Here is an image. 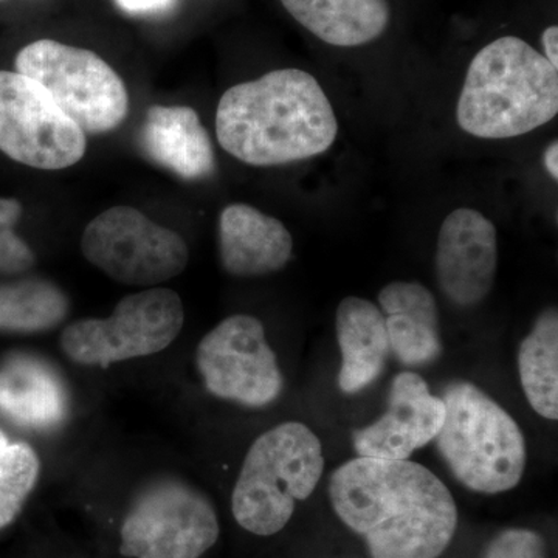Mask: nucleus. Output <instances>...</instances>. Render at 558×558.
Instances as JSON below:
<instances>
[{
  "label": "nucleus",
  "instance_id": "obj_15",
  "mask_svg": "<svg viewBox=\"0 0 558 558\" xmlns=\"http://www.w3.org/2000/svg\"><path fill=\"white\" fill-rule=\"evenodd\" d=\"M143 156L183 180L211 178L216 153L208 131L189 106H153L138 132Z\"/></svg>",
  "mask_w": 558,
  "mask_h": 558
},
{
  "label": "nucleus",
  "instance_id": "obj_16",
  "mask_svg": "<svg viewBox=\"0 0 558 558\" xmlns=\"http://www.w3.org/2000/svg\"><path fill=\"white\" fill-rule=\"evenodd\" d=\"M68 411V388L46 360L13 354L0 363V416L21 427L51 429Z\"/></svg>",
  "mask_w": 558,
  "mask_h": 558
},
{
  "label": "nucleus",
  "instance_id": "obj_27",
  "mask_svg": "<svg viewBox=\"0 0 558 558\" xmlns=\"http://www.w3.org/2000/svg\"><path fill=\"white\" fill-rule=\"evenodd\" d=\"M545 167L548 170L550 178L554 180L558 179V143L557 140H554L553 143L546 148L545 156Z\"/></svg>",
  "mask_w": 558,
  "mask_h": 558
},
{
  "label": "nucleus",
  "instance_id": "obj_18",
  "mask_svg": "<svg viewBox=\"0 0 558 558\" xmlns=\"http://www.w3.org/2000/svg\"><path fill=\"white\" fill-rule=\"evenodd\" d=\"M336 328L341 354L339 388L344 395H355L384 373L391 352L387 323L376 304L348 296L337 310Z\"/></svg>",
  "mask_w": 558,
  "mask_h": 558
},
{
  "label": "nucleus",
  "instance_id": "obj_11",
  "mask_svg": "<svg viewBox=\"0 0 558 558\" xmlns=\"http://www.w3.org/2000/svg\"><path fill=\"white\" fill-rule=\"evenodd\" d=\"M194 359L205 389L218 399L263 409L274 403L284 388L266 329L252 315L222 319L202 337Z\"/></svg>",
  "mask_w": 558,
  "mask_h": 558
},
{
  "label": "nucleus",
  "instance_id": "obj_5",
  "mask_svg": "<svg viewBox=\"0 0 558 558\" xmlns=\"http://www.w3.org/2000/svg\"><path fill=\"white\" fill-rule=\"evenodd\" d=\"M442 400L446 418L435 440L454 478L487 495L519 486L527 453L515 418L470 381H451Z\"/></svg>",
  "mask_w": 558,
  "mask_h": 558
},
{
  "label": "nucleus",
  "instance_id": "obj_4",
  "mask_svg": "<svg viewBox=\"0 0 558 558\" xmlns=\"http://www.w3.org/2000/svg\"><path fill=\"white\" fill-rule=\"evenodd\" d=\"M325 472L318 436L301 422H284L250 446L231 494L242 529L270 537L288 526L295 506L311 497Z\"/></svg>",
  "mask_w": 558,
  "mask_h": 558
},
{
  "label": "nucleus",
  "instance_id": "obj_26",
  "mask_svg": "<svg viewBox=\"0 0 558 558\" xmlns=\"http://www.w3.org/2000/svg\"><path fill=\"white\" fill-rule=\"evenodd\" d=\"M542 44L543 49H545V54L543 57L546 58L554 65V68H558V27L557 25H553V27L546 28L542 35Z\"/></svg>",
  "mask_w": 558,
  "mask_h": 558
},
{
  "label": "nucleus",
  "instance_id": "obj_21",
  "mask_svg": "<svg viewBox=\"0 0 558 558\" xmlns=\"http://www.w3.org/2000/svg\"><path fill=\"white\" fill-rule=\"evenodd\" d=\"M69 311L68 293L51 279L0 282V332H49L68 318Z\"/></svg>",
  "mask_w": 558,
  "mask_h": 558
},
{
  "label": "nucleus",
  "instance_id": "obj_22",
  "mask_svg": "<svg viewBox=\"0 0 558 558\" xmlns=\"http://www.w3.org/2000/svg\"><path fill=\"white\" fill-rule=\"evenodd\" d=\"M40 475L38 453L0 429V531L21 515Z\"/></svg>",
  "mask_w": 558,
  "mask_h": 558
},
{
  "label": "nucleus",
  "instance_id": "obj_25",
  "mask_svg": "<svg viewBox=\"0 0 558 558\" xmlns=\"http://www.w3.org/2000/svg\"><path fill=\"white\" fill-rule=\"evenodd\" d=\"M117 7L124 13L135 16L167 13L174 9L178 0H116Z\"/></svg>",
  "mask_w": 558,
  "mask_h": 558
},
{
  "label": "nucleus",
  "instance_id": "obj_14",
  "mask_svg": "<svg viewBox=\"0 0 558 558\" xmlns=\"http://www.w3.org/2000/svg\"><path fill=\"white\" fill-rule=\"evenodd\" d=\"M293 240L284 223L247 204H231L219 218V256L231 277L259 278L288 266Z\"/></svg>",
  "mask_w": 558,
  "mask_h": 558
},
{
  "label": "nucleus",
  "instance_id": "obj_12",
  "mask_svg": "<svg viewBox=\"0 0 558 558\" xmlns=\"http://www.w3.org/2000/svg\"><path fill=\"white\" fill-rule=\"evenodd\" d=\"M498 269L494 223L472 208L451 211L440 226L436 279L444 295L458 306H475L492 288Z\"/></svg>",
  "mask_w": 558,
  "mask_h": 558
},
{
  "label": "nucleus",
  "instance_id": "obj_13",
  "mask_svg": "<svg viewBox=\"0 0 558 558\" xmlns=\"http://www.w3.org/2000/svg\"><path fill=\"white\" fill-rule=\"evenodd\" d=\"M446 418L442 398L432 395L416 373H400L389 391L384 416L352 433V446L362 458L409 459L438 436Z\"/></svg>",
  "mask_w": 558,
  "mask_h": 558
},
{
  "label": "nucleus",
  "instance_id": "obj_9",
  "mask_svg": "<svg viewBox=\"0 0 558 558\" xmlns=\"http://www.w3.org/2000/svg\"><path fill=\"white\" fill-rule=\"evenodd\" d=\"M80 245L92 266L132 288H157L183 274L190 263L189 245L178 231L128 205L92 219Z\"/></svg>",
  "mask_w": 558,
  "mask_h": 558
},
{
  "label": "nucleus",
  "instance_id": "obj_10",
  "mask_svg": "<svg viewBox=\"0 0 558 558\" xmlns=\"http://www.w3.org/2000/svg\"><path fill=\"white\" fill-rule=\"evenodd\" d=\"M87 149L86 134L38 81L0 70V150L36 170L73 167Z\"/></svg>",
  "mask_w": 558,
  "mask_h": 558
},
{
  "label": "nucleus",
  "instance_id": "obj_2",
  "mask_svg": "<svg viewBox=\"0 0 558 558\" xmlns=\"http://www.w3.org/2000/svg\"><path fill=\"white\" fill-rule=\"evenodd\" d=\"M216 135L242 163L278 167L326 153L339 135V121L311 73L281 69L222 95Z\"/></svg>",
  "mask_w": 558,
  "mask_h": 558
},
{
  "label": "nucleus",
  "instance_id": "obj_1",
  "mask_svg": "<svg viewBox=\"0 0 558 558\" xmlns=\"http://www.w3.org/2000/svg\"><path fill=\"white\" fill-rule=\"evenodd\" d=\"M329 498L373 558H438L458 527L449 487L409 459H351L330 476Z\"/></svg>",
  "mask_w": 558,
  "mask_h": 558
},
{
  "label": "nucleus",
  "instance_id": "obj_6",
  "mask_svg": "<svg viewBox=\"0 0 558 558\" xmlns=\"http://www.w3.org/2000/svg\"><path fill=\"white\" fill-rule=\"evenodd\" d=\"M218 512L201 488L160 476L131 499L120 524L126 558H202L218 543Z\"/></svg>",
  "mask_w": 558,
  "mask_h": 558
},
{
  "label": "nucleus",
  "instance_id": "obj_19",
  "mask_svg": "<svg viewBox=\"0 0 558 558\" xmlns=\"http://www.w3.org/2000/svg\"><path fill=\"white\" fill-rule=\"evenodd\" d=\"M290 16L336 47H357L387 31L388 0H281Z\"/></svg>",
  "mask_w": 558,
  "mask_h": 558
},
{
  "label": "nucleus",
  "instance_id": "obj_3",
  "mask_svg": "<svg viewBox=\"0 0 558 558\" xmlns=\"http://www.w3.org/2000/svg\"><path fill=\"white\" fill-rule=\"evenodd\" d=\"M558 112V72L526 40L505 36L470 62L457 120L478 138L520 137Z\"/></svg>",
  "mask_w": 558,
  "mask_h": 558
},
{
  "label": "nucleus",
  "instance_id": "obj_24",
  "mask_svg": "<svg viewBox=\"0 0 558 558\" xmlns=\"http://www.w3.org/2000/svg\"><path fill=\"white\" fill-rule=\"evenodd\" d=\"M484 558H546L545 539L529 529H508L488 543Z\"/></svg>",
  "mask_w": 558,
  "mask_h": 558
},
{
  "label": "nucleus",
  "instance_id": "obj_8",
  "mask_svg": "<svg viewBox=\"0 0 558 558\" xmlns=\"http://www.w3.org/2000/svg\"><path fill=\"white\" fill-rule=\"evenodd\" d=\"M17 73L38 81L84 134L117 130L130 113V94L108 62L92 50L39 39L17 53Z\"/></svg>",
  "mask_w": 558,
  "mask_h": 558
},
{
  "label": "nucleus",
  "instance_id": "obj_20",
  "mask_svg": "<svg viewBox=\"0 0 558 558\" xmlns=\"http://www.w3.org/2000/svg\"><path fill=\"white\" fill-rule=\"evenodd\" d=\"M521 388L529 405L548 421L558 418V312L549 307L535 322L519 351Z\"/></svg>",
  "mask_w": 558,
  "mask_h": 558
},
{
  "label": "nucleus",
  "instance_id": "obj_17",
  "mask_svg": "<svg viewBox=\"0 0 558 558\" xmlns=\"http://www.w3.org/2000/svg\"><path fill=\"white\" fill-rule=\"evenodd\" d=\"M389 349L407 366H425L442 354L439 307L421 282L395 281L379 293Z\"/></svg>",
  "mask_w": 558,
  "mask_h": 558
},
{
  "label": "nucleus",
  "instance_id": "obj_7",
  "mask_svg": "<svg viewBox=\"0 0 558 558\" xmlns=\"http://www.w3.org/2000/svg\"><path fill=\"white\" fill-rule=\"evenodd\" d=\"M185 307L174 290L149 288L123 296L106 318H83L62 330L65 357L81 366L109 368L159 354L178 340Z\"/></svg>",
  "mask_w": 558,
  "mask_h": 558
},
{
  "label": "nucleus",
  "instance_id": "obj_23",
  "mask_svg": "<svg viewBox=\"0 0 558 558\" xmlns=\"http://www.w3.org/2000/svg\"><path fill=\"white\" fill-rule=\"evenodd\" d=\"M22 211L24 208L20 201L0 197V274L3 275L25 274L36 263L31 245L14 231Z\"/></svg>",
  "mask_w": 558,
  "mask_h": 558
}]
</instances>
